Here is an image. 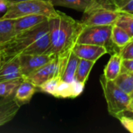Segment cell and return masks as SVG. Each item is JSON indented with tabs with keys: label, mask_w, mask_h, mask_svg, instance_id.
Returning a JSON list of instances; mask_svg holds the SVG:
<instances>
[{
	"label": "cell",
	"mask_w": 133,
	"mask_h": 133,
	"mask_svg": "<svg viewBox=\"0 0 133 133\" xmlns=\"http://www.w3.org/2000/svg\"><path fill=\"white\" fill-rule=\"evenodd\" d=\"M130 96H131V97H133V92L131 94V95H130Z\"/></svg>",
	"instance_id": "cell-34"
},
{
	"label": "cell",
	"mask_w": 133,
	"mask_h": 133,
	"mask_svg": "<svg viewBox=\"0 0 133 133\" xmlns=\"http://www.w3.org/2000/svg\"><path fill=\"white\" fill-rule=\"evenodd\" d=\"M122 71H126L133 73V59H123Z\"/></svg>",
	"instance_id": "cell-28"
},
{
	"label": "cell",
	"mask_w": 133,
	"mask_h": 133,
	"mask_svg": "<svg viewBox=\"0 0 133 133\" xmlns=\"http://www.w3.org/2000/svg\"><path fill=\"white\" fill-rule=\"evenodd\" d=\"M122 57L120 51L115 52L111 55L108 62L104 69V76L108 80H115L122 72Z\"/></svg>",
	"instance_id": "cell-16"
},
{
	"label": "cell",
	"mask_w": 133,
	"mask_h": 133,
	"mask_svg": "<svg viewBox=\"0 0 133 133\" xmlns=\"http://www.w3.org/2000/svg\"><path fill=\"white\" fill-rule=\"evenodd\" d=\"M54 6H62L81 12H85L94 0H49Z\"/></svg>",
	"instance_id": "cell-17"
},
{
	"label": "cell",
	"mask_w": 133,
	"mask_h": 133,
	"mask_svg": "<svg viewBox=\"0 0 133 133\" xmlns=\"http://www.w3.org/2000/svg\"><path fill=\"white\" fill-rule=\"evenodd\" d=\"M14 36V19H0V44L9 41Z\"/></svg>",
	"instance_id": "cell-22"
},
{
	"label": "cell",
	"mask_w": 133,
	"mask_h": 133,
	"mask_svg": "<svg viewBox=\"0 0 133 133\" xmlns=\"http://www.w3.org/2000/svg\"><path fill=\"white\" fill-rule=\"evenodd\" d=\"M112 25L95 26L84 27L79 35L77 44H90L104 46L108 50V53L119 51L111 41Z\"/></svg>",
	"instance_id": "cell-6"
},
{
	"label": "cell",
	"mask_w": 133,
	"mask_h": 133,
	"mask_svg": "<svg viewBox=\"0 0 133 133\" xmlns=\"http://www.w3.org/2000/svg\"><path fill=\"white\" fill-rule=\"evenodd\" d=\"M118 11L119 12L133 14V0H127L122 5H121L118 9Z\"/></svg>",
	"instance_id": "cell-27"
},
{
	"label": "cell",
	"mask_w": 133,
	"mask_h": 133,
	"mask_svg": "<svg viewBox=\"0 0 133 133\" xmlns=\"http://www.w3.org/2000/svg\"><path fill=\"white\" fill-rule=\"evenodd\" d=\"M84 87L85 85L77 80L67 83L61 79L53 97L57 98H75L83 93Z\"/></svg>",
	"instance_id": "cell-12"
},
{
	"label": "cell",
	"mask_w": 133,
	"mask_h": 133,
	"mask_svg": "<svg viewBox=\"0 0 133 133\" xmlns=\"http://www.w3.org/2000/svg\"><path fill=\"white\" fill-rule=\"evenodd\" d=\"M118 120L120 121V123L123 125V127L126 130L133 133V118H129L125 115L121 116L118 118Z\"/></svg>",
	"instance_id": "cell-26"
},
{
	"label": "cell",
	"mask_w": 133,
	"mask_h": 133,
	"mask_svg": "<svg viewBox=\"0 0 133 133\" xmlns=\"http://www.w3.org/2000/svg\"><path fill=\"white\" fill-rule=\"evenodd\" d=\"M100 84L106 100L108 111L110 115L119 118L129 110L131 96L121 90L111 80H108L104 75L100 76Z\"/></svg>",
	"instance_id": "cell-4"
},
{
	"label": "cell",
	"mask_w": 133,
	"mask_h": 133,
	"mask_svg": "<svg viewBox=\"0 0 133 133\" xmlns=\"http://www.w3.org/2000/svg\"><path fill=\"white\" fill-rule=\"evenodd\" d=\"M9 2H22V1H28V0H8ZM44 1H48L49 2V0H44Z\"/></svg>",
	"instance_id": "cell-32"
},
{
	"label": "cell",
	"mask_w": 133,
	"mask_h": 133,
	"mask_svg": "<svg viewBox=\"0 0 133 133\" xmlns=\"http://www.w3.org/2000/svg\"><path fill=\"white\" fill-rule=\"evenodd\" d=\"M20 107L15 101L14 96L2 97L0 100V126L12 121L19 111Z\"/></svg>",
	"instance_id": "cell-10"
},
{
	"label": "cell",
	"mask_w": 133,
	"mask_h": 133,
	"mask_svg": "<svg viewBox=\"0 0 133 133\" xmlns=\"http://www.w3.org/2000/svg\"><path fill=\"white\" fill-rule=\"evenodd\" d=\"M115 23L123 28L133 40V14L120 12Z\"/></svg>",
	"instance_id": "cell-23"
},
{
	"label": "cell",
	"mask_w": 133,
	"mask_h": 133,
	"mask_svg": "<svg viewBox=\"0 0 133 133\" xmlns=\"http://www.w3.org/2000/svg\"><path fill=\"white\" fill-rule=\"evenodd\" d=\"M119 14L111 0H94L93 4L83 12L80 22L84 27L113 25Z\"/></svg>",
	"instance_id": "cell-3"
},
{
	"label": "cell",
	"mask_w": 133,
	"mask_h": 133,
	"mask_svg": "<svg viewBox=\"0 0 133 133\" xmlns=\"http://www.w3.org/2000/svg\"><path fill=\"white\" fill-rule=\"evenodd\" d=\"M48 18L44 15H30L14 19V35L41 23Z\"/></svg>",
	"instance_id": "cell-15"
},
{
	"label": "cell",
	"mask_w": 133,
	"mask_h": 133,
	"mask_svg": "<svg viewBox=\"0 0 133 133\" xmlns=\"http://www.w3.org/2000/svg\"><path fill=\"white\" fill-rule=\"evenodd\" d=\"M56 12L55 6L48 1L28 0L22 2H9L8 9L0 19H16L30 15H44L51 16Z\"/></svg>",
	"instance_id": "cell-5"
},
{
	"label": "cell",
	"mask_w": 133,
	"mask_h": 133,
	"mask_svg": "<svg viewBox=\"0 0 133 133\" xmlns=\"http://www.w3.org/2000/svg\"><path fill=\"white\" fill-rule=\"evenodd\" d=\"M50 47L47 54L55 58L63 57L72 51L84 26L65 12L56 10L48 17Z\"/></svg>",
	"instance_id": "cell-1"
},
{
	"label": "cell",
	"mask_w": 133,
	"mask_h": 133,
	"mask_svg": "<svg viewBox=\"0 0 133 133\" xmlns=\"http://www.w3.org/2000/svg\"><path fill=\"white\" fill-rule=\"evenodd\" d=\"M1 63H2V58L0 57V65H1Z\"/></svg>",
	"instance_id": "cell-33"
},
{
	"label": "cell",
	"mask_w": 133,
	"mask_h": 133,
	"mask_svg": "<svg viewBox=\"0 0 133 133\" xmlns=\"http://www.w3.org/2000/svg\"><path fill=\"white\" fill-rule=\"evenodd\" d=\"M119 51L123 59H133V40Z\"/></svg>",
	"instance_id": "cell-25"
},
{
	"label": "cell",
	"mask_w": 133,
	"mask_h": 133,
	"mask_svg": "<svg viewBox=\"0 0 133 133\" xmlns=\"http://www.w3.org/2000/svg\"><path fill=\"white\" fill-rule=\"evenodd\" d=\"M38 91L37 87L29 80L23 79L14 94L15 101L20 105L27 104L30 102L33 96Z\"/></svg>",
	"instance_id": "cell-13"
},
{
	"label": "cell",
	"mask_w": 133,
	"mask_h": 133,
	"mask_svg": "<svg viewBox=\"0 0 133 133\" xmlns=\"http://www.w3.org/2000/svg\"><path fill=\"white\" fill-rule=\"evenodd\" d=\"M60 80H61V78L58 76L52 77V78L46 80L45 82H44L41 85H40L37 87V90L45 93V94H50L51 96H54Z\"/></svg>",
	"instance_id": "cell-24"
},
{
	"label": "cell",
	"mask_w": 133,
	"mask_h": 133,
	"mask_svg": "<svg viewBox=\"0 0 133 133\" xmlns=\"http://www.w3.org/2000/svg\"><path fill=\"white\" fill-rule=\"evenodd\" d=\"M48 33H49L48 18L41 23L14 35L9 41L0 44L2 61L12 59L20 55L26 54L34 43Z\"/></svg>",
	"instance_id": "cell-2"
},
{
	"label": "cell",
	"mask_w": 133,
	"mask_h": 133,
	"mask_svg": "<svg viewBox=\"0 0 133 133\" xmlns=\"http://www.w3.org/2000/svg\"><path fill=\"white\" fill-rule=\"evenodd\" d=\"M95 63L96 62L79 58L77 69L76 71V75H75L76 80H77L83 85H86L89 79L90 73Z\"/></svg>",
	"instance_id": "cell-18"
},
{
	"label": "cell",
	"mask_w": 133,
	"mask_h": 133,
	"mask_svg": "<svg viewBox=\"0 0 133 133\" xmlns=\"http://www.w3.org/2000/svg\"><path fill=\"white\" fill-rule=\"evenodd\" d=\"M23 78L0 81V97H6L9 96H14L16 90L19 86Z\"/></svg>",
	"instance_id": "cell-21"
},
{
	"label": "cell",
	"mask_w": 133,
	"mask_h": 133,
	"mask_svg": "<svg viewBox=\"0 0 133 133\" xmlns=\"http://www.w3.org/2000/svg\"><path fill=\"white\" fill-rule=\"evenodd\" d=\"M18 57L23 77L29 75L32 72L44 65L53 58H55V57L47 53L34 55L23 54L19 55Z\"/></svg>",
	"instance_id": "cell-8"
},
{
	"label": "cell",
	"mask_w": 133,
	"mask_h": 133,
	"mask_svg": "<svg viewBox=\"0 0 133 133\" xmlns=\"http://www.w3.org/2000/svg\"><path fill=\"white\" fill-rule=\"evenodd\" d=\"M111 2L116 6V8H117V9L121 6V5H122L127 0H111Z\"/></svg>",
	"instance_id": "cell-30"
},
{
	"label": "cell",
	"mask_w": 133,
	"mask_h": 133,
	"mask_svg": "<svg viewBox=\"0 0 133 133\" xmlns=\"http://www.w3.org/2000/svg\"><path fill=\"white\" fill-rule=\"evenodd\" d=\"M23 78L19 57L2 61L0 65V81Z\"/></svg>",
	"instance_id": "cell-11"
},
{
	"label": "cell",
	"mask_w": 133,
	"mask_h": 133,
	"mask_svg": "<svg viewBox=\"0 0 133 133\" xmlns=\"http://www.w3.org/2000/svg\"><path fill=\"white\" fill-rule=\"evenodd\" d=\"M111 41L118 48L121 49L131 42L132 39L123 28L114 23L111 29Z\"/></svg>",
	"instance_id": "cell-19"
},
{
	"label": "cell",
	"mask_w": 133,
	"mask_h": 133,
	"mask_svg": "<svg viewBox=\"0 0 133 133\" xmlns=\"http://www.w3.org/2000/svg\"><path fill=\"white\" fill-rule=\"evenodd\" d=\"M128 111H130L131 113L133 114V97L131 98L130 103H129V110Z\"/></svg>",
	"instance_id": "cell-31"
},
{
	"label": "cell",
	"mask_w": 133,
	"mask_h": 133,
	"mask_svg": "<svg viewBox=\"0 0 133 133\" xmlns=\"http://www.w3.org/2000/svg\"><path fill=\"white\" fill-rule=\"evenodd\" d=\"M79 61V58L72 51H70L67 55L64 56L62 72L61 76L62 80L67 83H72L76 80L75 75Z\"/></svg>",
	"instance_id": "cell-14"
},
{
	"label": "cell",
	"mask_w": 133,
	"mask_h": 133,
	"mask_svg": "<svg viewBox=\"0 0 133 133\" xmlns=\"http://www.w3.org/2000/svg\"><path fill=\"white\" fill-rule=\"evenodd\" d=\"M72 51L79 58L96 62L104 55L108 53V50L104 47L90 44H76Z\"/></svg>",
	"instance_id": "cell-9"
},
{
	"label": "cell",
	"mask_w": 133,
	"mask_h": 133,
	"mask_svg": "<svg viewBox=\"0 0 133 133\" xmlns=\"http://www.w3.org/2000/svg\"><path fill=\"white\" fill-rule=\"evenodd\" d=\"M113 81L126 94L131 95L133 92V73L132 72L122 71L118 77Z\"/></svg>",
	"instance_id": "cell-20"
},
{
	"label": "cell",
	"mask_w": 133,
	"mask_h": 133,
	"mask_svg": "<svg viewBox=\"0 0 133 133\" xmlns=\"http://www.w3.org/2000/svg\"><path fill=\"white\" fill-rule=\"evenodd\" d=\"M62 65L63 57H56L44 65L40 67L23 78L29 80L37 87H38L44 82L52 77L58 76L61 78L62 72Z\"/></svg>",
	"instance_id": "cell-7"
},
{
	"label": "cell",
	"mask_w": 133,
	"mask_h": 133,
	"mask_svg": "<svg viewBox=\"0 0 133 133\" xmlns=\"http://www.w3.org/2000/svg\"><path fill=\"white\" fill-rule=\"evenodd\" d=\"M9 2L8 0H0V12H5L8 9Z\"/></svg>",
	"instance_id": "cell-29"
}]
</instances>
